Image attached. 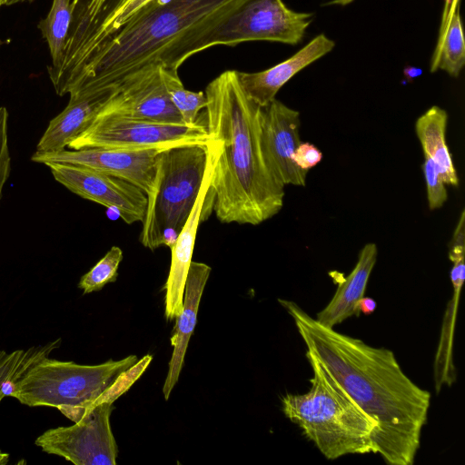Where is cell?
<instances>
[{
  "instance_id": "obj_1",
  "label": "cell",
  "mask_w": 465,
  "mask_h": 465,
  "mask_svg": "<svg viewBox=\"0 0 465 465\" xmlns=\"http://www.w3.org/2000/svg\"><path fill=\"white\" fill-rule=\"evenodd\" d=\"M278 302L293 319L307 351L375 421V454L390 465H411L430 393L403 372L391 350L325 327L292 301Z\"/></svg>"
},
{
  "instance_id": "obj_2",
  "label": "cell",
  "mask_w": 465,
  "mask_h": 465,
  "mask_svg": "<svg viewBox=\"0 0 465 465\" xmlns=\"http://www.w3.org/2000/svg\"><path fill=\"white\" fill-rule=\"evenodd\" d=\"M204 94V123L219 145L213 211L223 223L258 225L282 210L285 194L262 150V108L246 95L235 70L220 74Z\"/></svg>"
},
{
  "instance_id": "obj_3",
  "label": "cell",
  "mask_w": 465,
  "mask_h": 465,
  "mask_svg": "<svg viewBox=\"0 0 465 465\" xmlns=\"http://www.w3.org/2000/svg\"><path fill=\"white\" fill-rule=\"evenodd\" d=\"M246 0H167L111 36L91 57L70 94L119 85L146 66L177 70L200 42Z\"/></svg>"
},
{
  "instance_id": "obj_4",
  "label": "cell",
  "mask_w": 465,
  "mask_h": 465,
  "mask_svg": "<svg viewBox=\"0 0 465 465\" xmlns=\"http://www.w3.org/2000/svg\"><path fill=\"white\" fill-rule=\"evenodd\" d=\"M311 388L303 394L287 393L282 411L299 426L327 460L349 454H375V421L309 351Z\"/></svg>"
},
{
  "instance_id": "obj_5",
  "label": "cell",
  "mask_w": 465,
  "mask_h": 465,
  "mask_svg": "<svg viewBox=\"0 0 465 465\" xmlns=\"http://www.w3.org/2000/svg\"><path fill=\"white\" fill-rule=\"evenodd\" d=\"M207 161V144L175 146L157 154L139 238L145 248L173 245L198 196Z\"/></svg>"
},
{
  "instance_id": "obj_6",
  "label": "cell",
  "mask_w": 465,
  "mask_h": 465,
  "mask_svg": "<svg viewBox=\"0 0 465 465\" xmlns=\"http://www.w3.org/2000/svg\"><path fill=\"white\" fill-rule=\"evenodd\" d=\"M138 361L136 355L96 365L50 359L33 364L15 383L12 395L29 407L55 408L74 422L99 404L104 392L124 371Z\"/></svg>"
},
{
  "instance_id": "obj_7",
  "label": "cell",
  "mask_w": 465,
  "mask_h": 465,
  "mask_svg": "<svg viewBox=\"0 0 465 465\" xmlns=\"http://www.w3.org/2000/svg\"><path fill=\"white\" fill-rule=\"evenodd\" d=\"M205 123L163 122L98 114L94 122L68 147L117 149L126 151L159 150L188 144H207Z\"/></svg>"
},
{
  "instance_id": "obj_8",
  "label": "cell",
  "mask_w": 465,
  "mask_h": 465,
  "mask_svg": "<svg viewBox=\"0 0 465 465\" xmlns=\"http://www.w3.org/2000/svg\"><path fill=\"white\" fill-rule=\"evenodd\" d=\"M312 19V13L293 11L282 0H246L200 42L197 53L248 41L294 45L302 40Z\"/></svg>"
},
{
  "instance_id": "obj_9",
  "label": "cell",
  "mask_w": 465,
  "mask_h": 465,
  "mask_svg": "<svg viewBox=\"0 0 465 465\" xmlns=\"http://www.w3.org/2000/svg\"><path fill=\"white\" fill-rule=\"evenodd\" d=\"M113 404L93 406L73 425L45 430L35 444L75 465H115L118 448L110 423Z\"/></svg>"
},
{
  "instance_id": "obj_10",
  "label": "cell",
  "mask_w": 465,
  "mask_h": 465,
  "mask_svg": "<svg viewBox=\"0 0 465 465\" xmlns=\"http://www.w3.org/2000/svg\"><path fill=\"white\" fill-rule=\"evenodd\" d=\"M54 180L78 196L114 210L127 224L142 222L145 193L134 184L87 167L48 163Z\"/></svg>"
},
{
  "instance_id": "obj_11",
  "label": "cell",
  "mask_w": 465,
  "mask_h": 465,
  "mask_svg": "<svg viewBox=\"0 0 465 465\" xmlns=\"http://www.w3.org/2000/svg\"><path fill=\"white\" fill-rule=\"evenodd\" d=\"M208 161L204 177L193 207L171 249V265L164 285V315L170 321L183 311L185 282L192 262L193 247L199 224L205 221L213 209L211 182L219 153L218 143H207Z\"/></svg>"
},
{
  "instance_id": "obj_12",
  "label": "cell",
  "mask_w": 465,
  "mask_h": 465,
  "mask_svg": "<svg viewBox=\"0 0 465 465\" xmlns=\"http://www.w3.org/2000/svg\"><path fill=\"white\" fill-rule=\"evenodd\" d=\"M159 150L126 151L86 148L54 153L35 152L31 160L44 164L69 163L87 167L125 180L142 189L151 190Z\"/></svg>"
},
{
  "instance_id": "obj_13",
  "label": "cell",
  "mask_w": 465,
  "mask_h": 465,
  "mask_svg": "<svg viewBox=\"0 0 465 465\" xmlns=\"http://www.w3.org/2000/svg\"><path fill=\"white\" fill-rule=\"evenodd\" d=\"M300 113L274 99L262 108V144L274 176L285 185L305 186L308 171L292 160L300 139Z\"/></svg>"
},
{
  "instance_id": "obj_14",
  "label": "cell",
  "mask_w": 465,
  "mask_h": 465,
  "mask_svg": "<svg viewBox=\"0 0 465 465\" xmlns=\"http://www.w3.org/2000/svg\"><path fill=\"white\" fill-rule=\"evenodd\" d=\"M99 114L163 122H182L160 75V66H146L124 79Z\"/></svg>"
},
{
  "instance_id": "obj_15",
  "label": "cell",
  "mask_w": 465,
  "mask_h": 465,
  "mask_svg": "<svg viewBox=\"0 0 465 465\" xmlns=\"http://www.w3.org/2000/svg\"><path fill=\"white\" fill-rule=\"evenodd\" d=\"M120 85L70 94L68 104L49 122L35 152L54 153L64 150L94 122L104 106L117 94Z\"/></svg>"
},
{
  "instance_id": "obj_16",
  "label": "cell",
  "mask_w": 465,
  "mask_h": 465,
  "mask_svg": "<svg viewBox=\"0 0 465 465\" xmlns=\"http://www.w3.org/2000/svg\"><path fill=\"white\" fill-rule=\"evenodd\" d=\"M115 0H72V18L62 64L49 77L57 94L68 93L86 48Z\"/></svg>"
},
{
  "instance_id": "obj_17",
  "label": "cell",
  "mask_w": 465,
  "mask_h": 465,
  "mask_svg": "<svg viewBox=\"0 0 465 465\" xmlns=\"http://www.w3.org/2000/svg\"><path fill=\"white\" fill-rule=\"evenodd\" d=\"M335 46L333 40L320 34L286 60L260 72H238L246 95L262 108L275 98L280 89L296 74L319 60Z\"/></svg>"
},
{
  "instance_id": "obj_18",
  "label": "cell",
  "mask_w": 465,
  "mask_h": 465,
  "mask_svg": "<svg viewBox=\"0 0 465 465\" xmlns=\"http://www.w3.org/2000/svg\"><path fill=\"white\" fill-rule=\"evenodd\" d=\"M211 267L203 262L192 261L188 271L182 312L175 318L176 324L171 344L173 347L166 379L163 387L165 400L177 383L183 365L189 340L193 333L201 298L211 273Z\"/></svg>"
},
{
  "instance_id": "obj_19",
  "label": "cell",
  "mask_w": 465,
  "mask_h": 465,
  "mask_svg": "<svg viewBox=\"0 0 465 465\" xmlns=\"http://www.w3.org/2000/svg\"><path fill=\"white\" fill-rule=\"evenodd\" d=\"M378 248L373 242L361 250L351 272L339 282L330 302L317 313L315 320L328 328H334L346 319L358 315L357 305L364 296L369 278L377 261Z\"/></svg>"
},
{
  "instance_id": "obj_20",
  "label": "cell",
  "mask_w": 465,
  "mask_h": 465,
  "mask_svg": "<svg viewBox=\"0 0 465 465\" xmlns=\"http://www.w3.org/2000/svg\"><path fill=\"white\" fill-rule=\"evenodd\" d=\"M447 112L433 105L415 123V132L424 157L430 158L438 168L446 184L459 186V177L446 143Z\"/></svg>"
},
{
  "instance_id": "obj_21",
  "label": "cell",
  "mask_w": 465,
  "mask_h": 465,
  "mask_svg": "<svg viewBox=\"0 0 465 465\" xmlns=\"http://www.w3.org/2000/svg\"><path fill=\"white\" fill-rule=\"evenodd\" d=\"M450 262H452L450 281L453 292L443 318L434 362V379L437 392H440L443 386H451L456 380V370L452 360V341L460 290L465 278L464 257Z\"/></svg>"
},
{
  "instance_id": "obj_22",
  "label": "cell",
  "mask_w": 465,
  "mask_h": 465,
  "mask_svg": "<svg viewBox=\"0 0 465 465\" xmlns=\"http://www.w3.org/2000/svg\"><path fill=\"white\" fill-rule=\"evenodd\" d=\"M456 1L444 22L430 64L431 73L442 70L452 77L460 75L465 64L463 28Z\"/></svg>"
},
{
  "instance_id": "obj_23",
  "label": "cell",
  "mask_w": 465,
  "mask_h": 465,
  "mask_svg": "<svg viewBox=\"0 0 465 465\" xmlns=\"http://www.w3.org/2000/svg\"><path fill=\"white\" fill-rule=\"evenodd\" d=\"M72 12V0H53L48 15L38 24L52 58L48 66L49 75L56 72L62 64Z\"/></svg>"
},
{
  "instance_id": "obj_24",
  "label": "cell",
  "mask_w": 465,
  "mask_h": 465,
  "mask_svg": "<svg viewBox=\"0 0 465 465\" xmlns=\"http://www.w3.org/2000/svg\"><path fill=\"white\" fill-rule=\"evenodd\" d=\"M160 75L166 93L181 115L182 122L195 124L199 112L207 104L204 92H193L184 88L177 70L160 66Z\"/></svg>"
},
{
  "instance_id": "obj_25",
  "label": "cell",
  "mask_w": 465,
  "mask_h": 465,
  "mask_svg": "<svg viewBox=\"0 0 465 465\" xmlns=\"http://www.w3.org/2000/svg\"><path fill=\"white\" fill-rule=\"evenodd\" d=\"M123 260V251L118 246H113L106 254L85 274L79 282L78 288L84 294L98 292L107 283L116 281L118 267Z\"/></svg>"
},
{
  "instance_id": "obj_26",
  "label": "cell",
  "mask_w": 465,
  "mask_h": 465,
  "mask_svg": "<svg viewBox=\"0 0 465 465\" xmlns=\"http://www.w3.org/2000/svg\"><path fill=\"white\" fill-rule=\"evenodd\" d=\"M41 346L32 347L28 350H16L7 352L0 350V402L5 397L3 392V383L12 377L29 361L40 351ZM12 380L10 381L12 382ZM13 383V382H12ZM9 461V454L0 450V465Z\"/></svg>"
},
{
  "instance_id": "obj_27",
  "label": "cell",
  "mask_w": 465,
  "mask_h": 465,
  "mask_svg": "<svg viewBox=\"0 0 465 465\" xmlns=\"http://www.w3.org/2000/svg\"><path fill=\"white\" fill-rule=\"evenodd\" d=\"M422 164L429 209L434 211L444 205L448 199L446 183L443 182L441 175L434 164L428 157H424Z\"/></svg>"
},
{
  "instance_id": "obj_28",
  "label": "cell",
  "mask_w": 465,
  "mask_h": 465,
  "mask_svg": "<svg viewBox=\"0 0 465 465\" xmlns=\"http://www.w3.org/2000/svg\"><path fill=\"white\" fill-rule=\"evenodd\" d=\"M8 112L0 107V200L11 172V157L8 147Z\"/></svg>"
},
{
  "instance_id": "obj_29",
  "label": "cell",
  "mask_w": 465,
  "mask_h": 465,
  "mask_svg": "<svg viewBox=\"0 0 465 465\" xmlns=\"http://www.w3.org/2000/svg\"><path fill=\"white\" fill-rule=\"evenodd\" d=\"M322 159V153L314 144L301 143L295 149L292 160L302 170L309 171Z\"/></svg>"
},
{
  "instance_id": "obj_30",
  "label": "cell",
  "mask_w": 465,
  "mask_h": 465,
  "mask_svg": "<svg viewBox=\"0 0 465 465\" xmlns=\"http://www.w3.org/2000/svg\"><path fill=\"white\" fill-rule=\"evenodd\" d=\"M465 253V211L462 210L449 244L450 261L464 257Z\"/></svg>"
},
{
  "instance_id": "obj_31",
  "label": "cell",
  "mask_w": 465,
  "mask_h": 465,
  "mask_svg": "<svg viewBox=\"0 0 465 465\" xmlns=\"http://www.w3.org/2000/svg\"><path fill=\"white\" fill-rule=\"evenodd\" d=\"M358 312L365 315L372 313L376 309V302L370 297H362L357 305Z\"/></svg>"
},
{
  "instance_id": "obj_32",
  "label": "cell",
  "mask_w": 465,
  "mask_h": 465,
  "mask_svg": "<svg viewBox=\"0 0 465 465\" xmlns=\"http://www.w3.org/2000/svg\"><path fill=\"white\" fill-rule=\"evenodd\" d=\"M422 73V71L416 67H406L404 70V75L407 79H413L420 75Z\"/></svg>"
},
{
  "instance_id": "obj_33",
  "label": "cell",
  "mask_w": 465,
  "mask_h": 465,
  "mask_svg": "<svg viewBox=\"0 0 465 465\" xmlns=\"http://www.w3.org/2000/svg\"><path fill=\"white\" fill-rule=\"evenodd\" d=\"M354 0H330L329 2H326L322 4L323 6H331V5H340V6H345L351 3H352Z\"/></svg>"
},
{
  "instance_id": "obj_34",
  "label": "cell",
  "mask_w": 465,
  "mask_h": 465,
  "mask_svg": "<svg viewBox=\"0 0 465 465\" xmlns=\"http://www.w3.org/2000/svg\"><path fill=\"white\" fill-rule=\"evenodd\" d=\"M25 1L32 2L34 0H6V4L5 5H14V4L22 3V2H25Z\"/></svg>"
},
{
  "instance_id": "obj_35",
  "label": "cell",
  "mask_w": 465,
  "mask_h": 465,
  "mask_svg": "<svg viewBox=\"0 0 465 465\" xmlns=\"http://www.w3.org/2000/svg\"><path fill=\"white\" fill-rule=\"evenodd\" d=\"M6 4V0H0V6Z\"/></svg>"
}]
</instances>
